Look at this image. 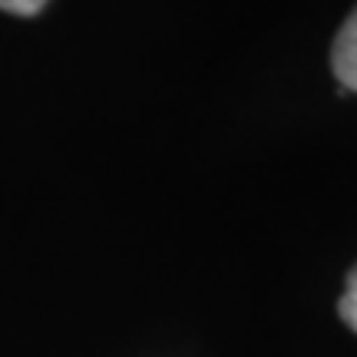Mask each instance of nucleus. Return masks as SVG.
Here are the masks:
<instances>
[{"label": "nucleus", "mask_w": 357, "mask_h": 357, "mask_svg": "<svg viewBox=\"0 0 357 357\" xmlns=\"http://www.w3.org/2000/svg\"><path fill=\"white\" fill-rule=\"evenodd\" d=\"M331 70L341 83V93H357V7L347 13V20L334 37Z\"/></svg>", "instance_id": "1"}, {"label": "nucleus", "mask_w": 357, "mask_h": 357, "mask_svg": "<svg viewBox=\"0 0 357 357\" xmlns=\"http://www.w3.org/2000/svg\"><path fill=\"white\" fill-rule=\"evenodd\" d=\"M337 311H341V321L357 334V265H354V271L347 275V284H344L341 301H337Z\"/></svg>", "instance_id": "2"}, {"label": "nucleus", "mask_w": 357, "mask_h": 357, "mask_svg": "<svg viewBox=\"0 0 357 357\" xmlns=\"http://www.w3.org/2000/svg\"><path fill=\"white\" fill-rule=\"evenodd\" d=\"M43 7H47V0H0V10L17 13V17H33Z\"/></svg>", "instance_id": "3"}]
</instances>
